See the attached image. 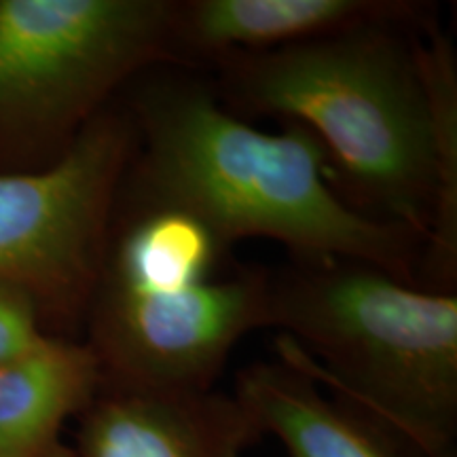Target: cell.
<instances>
[{
  "instance_id": "obj_1",
  "label": "cell",
  "mask_w": 457,
  "mask_h": 457,
  "mask_svg": "<svg viewBox=\"0 0 457 457\" xmlns=\"http://www.w3.org/2000/svg\"><path fill=\"white\" fill-rule=\"evenodd\" d=\"M428 20V17H426ZM415 24H369L288 47L220 57L225 104L303 125L327 148L358 210L424 242L432 293L457 279V163L438 146Z\"/></svg>"
},
{
  "instance_id": "obj_2",
  "label": "cell",
  "mask_w": 457,
  "mask_h": 457,
  "mask_svg": "<svg viewBox=\"0 0 457 457\" xmlns=\"http://www.w3.org/2000/svg\"><path fill=\"white\" fill-rule=\"evenodd\" d=\"M159 68L142 74L128 108L140 208L195 216L227 250L267 237L295 261L367 262L415 282L424 242L337 195L327 148L310 129L286 123L282 134H267L208 85Z\"/></svg>"
},
{
  "instance_id": "obj_3",
  "label": "cell",
  "mask_w": 457,
  "mask_h": 457,
  "mask_svg": "<svg viewBox=\"0 0 457 457\" xmlns=\"http://www.w3.org/2000/svg\"><path fill=\"white\" fill-rule=\"evenodd\" d=\"M278 360L384 421L424 457L457 453V296L356 261L270 273Z\"/></svg>"
},
{
  "instance_id": "obj_4",
  "label": "cell",
  "mask_w": 457,
  "mask_h": 457,
  "mask_svg": "<svg viewBox=\"0 0 457 457\" xmlns=\"http://www.w3.org/2000/svg\"><path fill=\"white\" fill-rule=\"evenodd\" d=\"M174 0H0V136L83 129L119 87L176 62Z\"/></svg>"
},
{
  "instance_id": "obj_5",
  "label": "cell",
  "mask_w": 457,
  "mask_h": 457,
  "mask_svg": "<svg viewBox=\"0 0 457 457\" xmlns=\"http://www.w3.org/2000/svg\"><path fill=\"white\" fill-rule=\"evenodd\" d=\"M134 151L129 112L104 108L47 170L0 174V284L28 290L41 307L94 290Z\"/></svg>"
},
{
  "instance_id": "obj_6",
  "label": "cell",
  "mask_w": 457,
  "mask_h": 457,
  "mask_svg": "<svg viewBox=\"0 0 457 457\" xmlns=\"http://www.w3.org/2000/svg\"><path fill=\"white\" fill-rule=\"evenodd\" d=\"M91 352L104 384L210 390L245 335L270 328V271L180 286L98 278Z\"/></svg>"
},
{
  "instance_id": "obj_7",
  "label": "cell",
  "mask_w": 457,
  "mask_h": 457,
  "mask_svg": "<svg viewBox=\"0 0 457 457\" xmlns=\"http://www.w3.org/2000/svg\"><path fill=\"white\" fill-rule=\"evenodd\" d=\"M261 438L236 394L102 381L81 415L74 457H244Z\"/></svg>"
},
{
  "instance_id": "obj_8",
  "label": "cell",
  "mask_w": 457,
  "mask_h": 457,
  "mask_svg": "<svg viewBox=\"0 0 457 457\" xmlns=\"http://www.w3.org/2000/svg\"><path fill=\"white\" fill-rule=\"evenodd\" d=\"M428 17L404 0H187L174 9L180 57L220 60L313 41L369 24H415Z\"/></svg>"
},
{
  "instance_id": "obj_9",
  "label": "cell",
  "mask_w": 457,
  "mask_h": 457,
  "mask_svg": "<svg viewBox=\"0 0 457 457\" xmlns=\"http://www.w3.org/2000/svg\"><path fill=\"white\" fill-rule=\"evenodd\" d=\"M236 398L290 457H424L400 434L350 400L324 394L305 370L254 362L239 370Z\"/></svg>"
},
{
  "instance_id": "obj_10",
  "label": "cell",
  "mask_w": 457,
  "mask_h": 457,
  "mask_svg": "<svg viewBox=\"0 0 457 457\" xmlns=\"http://www.w3.org/2000/svg\"><path fill=\"white\" fill-rule=\"evenodd\" d=\"M102 381L89 345L47 335L0 362V457H74L64 426L87 411Z\"/></svg>"
},
{
  "instance_id": "obj_11",
  "label": "cell",
  "mask_w": 457,
  "mask_h": 457,
  "mask_svg": "<svg viewBox=\"0 0 457 457\" xmlns=\"http://www.w3.org/2000/svg\"><path fill=\"white\" fill-rule=\"evenodd\" d=\"M41 305L34 295L13 284H0V362L41 339Z\"/></svg>"
},
{
  "instance_id": "obj_12",
  "label": "cell",
  "mask_w": 457,
  "mask_h": 457,
  "mask_svg": "<svg viewBox=\"0 0 457 457\" xmlns=\"http://www.w3.org/2000/svg\"><path fill=\"white\" fill-rule=\"evenodd\" d=\"M449 457H457V453L455 455H449Z\"/></svg>"
}]
</instances>
